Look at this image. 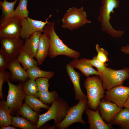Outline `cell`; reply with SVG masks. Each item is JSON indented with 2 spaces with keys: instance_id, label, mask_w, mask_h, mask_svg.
Returning <instances> with one entry per match:
<instances>
[{
  "instance_id": "9a60e30c",
  "label": "cell",
  "mask_w": 129,
  "mask_h": 129,
  "mask_svg": "<svg viewBox=\"0 0 129 129\" xmlns=\"http://www.w3.org/2000/svg\"><path fill=\"white\" fill-rule=\"evenodd\" d=\"M20 63L16 58L10 61L7 69L11 73L10 79L12 81L23 82L29 78L26 71Z\"/></svg>"
},
{
  "instance_id": "8d00e7d4",
  "label": "cell",
  "mask_w": 129,
  "mask_h": 129,
  "mask_svg": "<svg viewBox=\"0 0 129 129\" xmlns=\"http://www.w3.org/2000/svg\"><path fill=\"white\" fill-rule=\"evenodd\" d=\"M0 129H16V127L13 126H11L10 125L5 126H0Z\"/></svg>"
},
{
  "instance_id": "74e56055",
  "label": "cell",
  "mask_w": 129,
  "mask_h": 129,
  "mask_svg": "<svg viewBox=\"0 0 129 129\" xmlns=\"http://www.w3.org/2000/svg\"><path fill=\"white\" fill-rule=\"evenodd\" d=\"M124 107L129 109V96L124 104Z\"/></svg>"
},
{
  "instance_id": "cb8c5ba5",
  "label": "cell",
  "mask_w": 129,
  "mask_h": 129,
  "mask_svg": "<svg viewBox=\"0 0 129 129\" xmlns=\"http://www.w3.org/2000/svg\"><path fill=\"white\" fill-rule=\"evenodd\" d=\"M11 113L5 100L0 102V126H7L12 124Z\"/></svg>"
},
{
  "instance_id": "d6a6232c",
  "label": "cell",
  "mask_w": 129,
  "mask_h": 129,
  "mask_svg": "<svg viewBox=\"0 0 129 129\" xmlns=\"http://www.w3.org/2000/svg\"><path fill=\"white\" fill-rule=\"evenodd\" d=\"M11 75V72L7 71L5 70L0 71V98L1 101L4 100L2 89L3 83L10 79Z\"/></svg>"
},
{
  "instance_id": "e0dca14e",
  "label": "cell",
  "mask_w": 129,
  "mask_h": 129,
  "mask_svg": "<svg viewBox=\"0 0 129 129\" xmlns=\"http://www.w3.org/2000/svg\"><path fill=\"white\" fill-rule=\"evenodd\" d=\"M89 59L84 58L80 59H73L68 64L74 68L78 69L87 77L91 75L99 76L101 73L93 68L89 63Z\"/></svg>"
},
{
  "instance_id": "2e32d148",
  "label": "cell",
  "mask_w": 129,
  "mask_h": 129,
  "mask_svg": "<svg viewBox=\"0 0 129 129\" xmlns=\"http://www.w3.org/2000/svg\"><path fill=\"white\" fill-rule=\"evenodd\" d=\"M65 68L68 75L73 84L75 99L79 101L87 99L86 96L83 92L80 86V73L75 71L68 64H66Z\"/></svg>"
},
{
  "instance_id": "ba28073f",
  "label": "cell",
  "mask_w": 129,
  "mask_h": 129,
  "mask_svg": "<svg viewBox=\"0 0 129 129\" xmlns=\"http://www.w3.org/2000/svg\"><path fill=\"white\" fill-rule=\"evenodd\" d=\"M8 86V94L5 103L9 108L11 114H17L23 105L25 94L22 88V83L17 85L12 84L9 80L7 81Z\"/></svg>"
},
{
  "instance_id": "484cf974",
  "label": "cell",
  "mask_w": 129,
  "mask_h": 129,
  "mask_svg": "<svg viewBox=\"0 0 129 129\" xmlns=\"http://www.w3.org/2000/svg\"><path fill=\"white\" fill-rule=\"evenodd\" d=\"M26 71L29 78L35 80L38 78L42 77L50 79L54 75L53 72L43 71L38 66L32 67Z\"/></svg>"
},
{
  "instance_id": "d6986e66",
  "label": "cell",
  "mask_w": 129,
  "mask_h": 129,
  "mask_svg": "<svg viewBox=\"0 0 129 129\" xmlns=\"http://www.w3.org/2000/svg\"><path fill=\"white\" fill-rule=\"evenodd\" d=\"M49 41L46 35L42 34L40 38L39 47L35 57L38 65H41L48 55Z\"/></svg>"
},
{
  "instance_id": "f1b7e54d",
  "label": "cell",
  "mask_w": 129,
  "mask_h": 129,
  "mask_svg": "<svg viewBox=\"0 0 129 129\" xmlns=\"http://www.w3.org/2000/svg\"><path fill=\"white\" fill-rule=\"evenodd\" d=\"M38 95L40 100L46 105L51 104L59 96L57 92L55 91L50 92L48 91H38Z\"/></svg>"
},
{
  "instance_id": "9c48e42d",
  "label": "cell",
  "mask_w": 129,
  "mask_h": 129,
  "mask_svg": "<svg viewBox=\"0 0 129 129\" xmlns=\"http://www.w3.org/2000/svg\"><path fill=\"white\" fill-rule=\"evenodd\" d=\"M50 15L45 22L35 20L29 17L20 20L21 25L20 37L23 39L29 38L32 33L37 32H44V28L48 23V20L52 16Z\"/></svg>"
},
{
  "instance_id": "e575fe53",
  "label": "cell",
  "mask_w": 129,
  "mask_h": 129,
  "mask_svg": "<svg viewBox=\"0 0 129 129\" xmlns=\"http://www.w3.org/2000/svg\"><path fill=\"white\" fill-rule=\"evenodd\" d=\"M3 51L0 49V71L5 70L7 68L10 60Z\"/></svg>"
},
{
  "instance_id": "ab89813d",
  "label": "cell",
  "mask_w": 129,
  "mask_h": 129,
  "mask_svg": "<svg viewBox=\"0 0 129 129\" xmlns=\"http://www.w3.org/2000/svg\"></svg>"
},
{
  "instance_id": "52a82bcc",
  "label": "cell",
  "mask_w": 129,
  "mask_h": 129,
  "mask_svg": "<svg viewBox=\"0 0 129 129\" xmlns=\"http://www.w3.org/2000/svg\"><path fill=\"white\" fill-rule=\"evenodd\" d=\"M99 76L104 88L107 90L115 86L122 85L125 80L129 79V68L125 67L116 70L107 67Z\"/></svg>"
},
{
  "instance_id": "5b68a950",
  "label": "cell",
  "mask_w": 129,
  "mask_h": 129,
  "mask_svg": "<svg viewBox=\"0 0 129 129\" xmlns=\"http://www.w3.org/2000/svg\"><path fill=\"white\" fill-rule=\"evenodd\" d=\"M61 21L62 27L70 30L91 22L87 19L86 13L83 6L78 8L74 7L69 8L64 15Z\"/></svg>"
},
{
  "instance_id": "277c9868",
  "label": "cell",
  "mask_w": 129,
  "mask_h": 129,
  "mask_svg": "<svg viewBox=\"0 0 129 129\" xmlns=\"http://www.w3.org/2000/svg\"><path fill=\"white\" fill-rule=\"evenodd\" d=\"M45 113L39 115L37 124L38 129L46 122L53 119L55 125L59 124L64 118L70 108L67 102L63 98L58 97L51 104Z\"/></svg>"
},
{
  "instance_id": "f35d334b",
  "label": "cell",
  "mask_w": 129,
  "mask_h": 129,
  "mask_svg": "<svg viewBox=\"0 0 129 129\" xmlns=\"http://www.w3.org/2000/svg\"><path fill=\"white\" fill-rule=\"evenodd\" d=\"M7 0H6V1H7Z\"/></svg>"
},
{
  "instance_id": "30bf717a",
  "label": "cell",
  "mask_w": 129,
  "mask_h": 129,
  "mask_svg": "<svg viewBox=\"0 0 129 129\" xmlns=\"http://www.w3.org/2000/svg\"><path fill=\"white\" fill-rule=\"evenodd\" d=\"M1 49L12 60L16 59L22 50L23 40L21 37H0Z\"/></svg>"
},
{
  "instance_id": "44dd1931",
  "label": "cell",
  "mask_w": 129,
  "mask_h": 129,
  "mask_svg": "<svg viewBox=\"0 0 129 129\" xmlns=\"http://www.w3.org/2000/svg\"><path fill=\"white\" fill-rule=\"evenodd\" d=\"M32 109L25 103L18 111L17 115H21L31 123L37 125L39 118L38 113L33 111Z\"/></svg>"
},
{
  "instance_id": "3957f363",
  "label": "cell",
  "mask_w": 129,
  "mask_h": 129,
  "mask_svg": "<svg viewBox=\"0 0 129 129\" xmlns=\"http://www.w3.org/2000/svg\"><path fill=\"white\" fill-rule=\"evenodd\" d=\"M86 91V97L89 107L95 110L98 108L101 100L105 96V89L102 80L98 75L87 77L84 82Z\"/></svg>"
},
{
  "instance_id": "836d02e7",
  "label": "cell",
  "mask_w": 129,
  "mask_h": 129,
  "mask_svg": "<svg viewBox=\"0 0 129 129\" xmlns=\"http://www.w3.org/2000/svg\"><path fill=\"white\" fill-rule=\"evenodd\" d=\"M89 63L93 67H96L97 71L100 73L103 72L107 67L106 66L101 63L98 59L96 56L95 55L91 59H89Z\"/></svg>"
},
{
  "instance_id": "8992f818",
  "label": "cell",
  "mask_w": 129,
  "mask_h": 129,
  "mask_svg": "<svg viewBox=\"0 0 129 129\" xmlns=\"http://www.w3.org/2000/svg\"><path fill=\"white\" fill-rule=\"evenodd\" d=\"M89 107L87 99L79 101L76 105L69 108L64 118L58 125H54V127L59 129H67L75 123L86 124V122L83 119L82 116L84 112Z\"/></svg>"
},
{
  "instance_id": "1f68e13d",
  "label": "cell",
  "mask_w": 129,
  "mask_h": 129,
  "mask_svg": "<svg viewBox=\"0 0 129 129\" xmlns=\"http://www.w3.org/2000/svg\"><path fill=\"white\" fill-rule=\"evenodd\" d=\"M49 79L46 78H39L35 80V83L38 91H48Z\"/></svg>"
},
{
  "instance_id": "4fadbf2b",
  "label": "cell",
  "mask_w": 129,
  "mask_h": 129,
  "mask_svg": "<svg viewBox=\"0 0 129 129\" xmlns=\"http://www.w3.org/2000/svg\"><path fill=\"white\" fill-rule=\"evenodd\" d=\"M98 108L100 115L106 123L110 124L116 115L122 109L115 104L104 99H102Z\"/></svg>"
},
{
  "instance_id": "ac0fdd59",
  "label": "cell",
  "mask_w": 129,
  "mask_h": 129,
  "mask_svg": "<svg viewBox=\"0 0 129 129\" xmlns=\"http://www.w3.org/2000/svg\"><path fill=\"white\" fill-rule=\"evenodd\" d=\"M42 32H37L31 34L29 38L25 40L22 50L33 57H35L38 50Z\"/></svg>"
},
{
  "instance_id": "d590c367",
  "label": "cell",
  "mask_w": 129,
  "mask_h": 129,
  "mask_svg": "<svg viewBox=\"0 0 129 129\" xmlns=\"http://www.w3.org/2000/svg\"><path fill=\"white\" fill-rule=\"evenodd\" d=\"M121 50L125 54H129V45L122 47L121 48Z\"/></svg>"
},
{
  "instance_id": "5bb4252c",
  "label": "cell",
  "mask_w": 129,
  "mask_h": 129,
  "mask_svg": "<svg viewBox=\"0 0 129 129\" xmlns=\"http://www.w3.org/2000/svg\"><path fill=\"white\" fill-rule=\"evenodd\" d=\"M88 119L90 129H112L113 128L110 124L104 121L100 113L98 108L95 110L88 108L85 111Z\"/></svg>"
},
{
  "instance_id": "d4e9b609",
  "label": "cell",
  "mask_w": 129,
  "mask_h": 129,
  "mask_svg": "<svg viewBox=\"0 0 129 129\" xmlns=\"http://www.w3.org/2000/svg\"><path fill=\"white\" fill-rule=\"evenodd\" d=\"M36 97L25 94V102L34 111L39 113L42 110L40 108L48 110L49 107L47 105L43 103L40 100Z\"/></svg>"
},
{
  "instance_id": "7402d4cb",
  "label": "cell",
  "mask_w": 129,
  "mask_h": 129,
  "mask_svg": "<svg viewBox=\"0 0 129 129\" xmlns=\"http://www.w3.org/2000/svg\"><path fill=\"white\" fill-rule=\"evenodd\" d=\"M19 0H15L12 2L6 0L0 1V5L2 10L1 18L0 22L15 16L14 6Z\"/></svg>"
},
{
  "instance_id": "6da1fadb",
  "label": "cell",
  "mask_w": 129,
  "mask_h": 129,
  "mask_svg": "<svg viewBox=\"0 0 129 129\" xmlns=\"http://www.w3.org/2000/svg\"><path fill=\"white\" fill-rule=\"evenodd\" d=\"M54 22H49L44 28L43 33L49 41L48 56L54 58L59 55H63L73 59H78L80 55L78 52L67 46L59 38L56 33Z\"/></svg>"
},
{
  "instance_id": "4316f807",
  "label": "cell",
  "mask_w": 129,
  "mask_h": 129,
  "mask_svg": "<svg viewBox=\"0 0 129 129\" xmlns=\"http://www.w3.org/2000/svg\"><path fill=\"white\" fill-rule=\"evenodd\" d=\"M12 125L16 127L23 129H37V125L33 124L25 118L20 117L18 115L16 116H11Z\"/></svg>"
},
{
  "instance_id": "4dcf8cb0",
  "label": "cell",
  "mask_w": 129,
  "mask_h": 129,
  "mask_svg": "<svg viewBox=\"0 0 129 129\" xmlns=\"http://www.w3.org/2000/svg\"><path fill=\"white\" fill-rule=\"evenodd\" d=\"M95 48L97 52V56L98 59L102 63L107 66V63L109 61L108 58V53L103 48H100L97 44L96 45Z\"/></svg>"
},
{
  "instance_id": "83f0119b",
  "label": "cell",
  "mask_w": 129,
  "mask_h": 129,
  "mask_svg": "<svg viewBox=\"0 0 129 129\" xmlns=\"http://www.w3.org/2000/svg\"><path fill=\"white\" fill-rule=\"evenodd\" d=\"M35 80L29 78L22 83V88L25 93L38 98V91L35 83Z\"/></svg>"
},
{
  "instance_id": "f546056e",
  "label": "cell",
  "mask_w": 129,
  "mask_h": 129,
  "mask_svg": "<svg viewBox=\"0 0 129 129\" xmlns=\"http://www.w3.org/2000/svg\"><path fill=\"white\" fill-rule=\"evenodd\" d=\"M19 5L14 10L15 16L19 19L29 17L27 0H19Z\"/></svg>"
},
{
  "instance_id": "7c38bea8",
  "label": "cell",
  "mask_w": 129,
  "mask_h": 129,
  "mask_svg": "<svg viewBox=\"0 0 129 129\" xmlns=\"http://www.w3.org/2000/svg\"><path fill=\"white\" fill-rule=\"evenodd\" d=\"M105 93L104 97L105 100L122 108L129 96V87L123 85H119L107 90Z\"/></svg>"
},
{
  "instance_id": "ffe728a7",
  "label": "cell",
  "mask_w": 129,
  "mask_h": 129,
  "mask_svg": "<svg viewBox=\"0 0 129 129\" xmlns=\"http://www.w3.org/2000/svg\"><path fill=\"white\" fill-rule=\"evenodd\" d=\"M110 124H116L122 129H129V109L125 108L116 116Z\"/></svg>"
},
{
  "instance_id": "603a6c76",
  "label": "cell",
  "mask_w": 129,
  "mask_h": 129,
  "mask_svg": "<svg viewBox=\"0 0 129 129\" xmlns=\"http://www.w3.org/2000/svg\"><path fill=\"white\" fill-rule=\"evenodd\" d=\"M33 57L26 52L22 50L17 57L19 62L26 70L32 67L38 66L37 61Z\"/></svg>"
},
{
  "instance_id": "7a4b0ae2",
  "label": "cell",
  "mask_w": 129,
  "mask_h": 129,
  "mask_svg": "<svg viewBox=\"0 0 129 129\" xmlns=\"http://www.w3.org/2000/svg\"><path fill=\"white\" fill-rule=\"evenodd\" d=\"M101 2L102 5L99 8L100 13L97 18L101 30L112 37L117 38L121 37L124 32L114 29L110 22L111 18L110 14L114 12V9L118 8L119 0H102Z\"/></svg>"
},
{
  "instance_id": "8fae6325",
  "label": "cell",
  "mask_w": 129,
  "mask_h": 129,
  "mask_svg": "<svg viewBox=\"0 0 129 129\" xmlns=\"http://www.w3.org/2000/svg\"><path fill=\"white\" fill-rule=\"evenodd\" d=\"M21 29L20 20L15 16L0 22V37H20Z\"/></svg>"
}]
</instances>
